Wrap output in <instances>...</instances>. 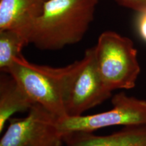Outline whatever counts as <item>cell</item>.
Here are the masks:
<instances>
[{"label":"cell","instance_id":"obj_1","mask_svg":"<svg viewBox=\"0 0 146 146\" xmlns=\"http://www.w3.org/2000/svg\"><path fill=\"white\" fill-rule=\"evenodd\" d=\"M99 0H48L29 35L41 50H60L83 39L94 21Z\"/></svg>","mask_w":146,"mask_h":146},{"label":"cell","instance_id":"obj_7","mask_svg":"<svg viewBox=\"0 0 146 146\" xmlns=\"http://www.w3.org/2000/svg\"><path fill=\"white\" fill-rule=\"evenodd\" d=\"M48 0H1L0 31L13 30L26 38Z\"/></svg>","mask_w":146,"mask_h":146},{"label":"cell","instance_id":"obj_5","mask_svg":"<svg viewBox=\"0 0 146 146\" xmlns=\"http://www.w3.org/2000/svg\"><path fill=\"white\" fill-rule=\"evenodd\" d=\"M59 118L35 104L26 117L10 118L0 146H56L62 142Z\"/></svg>","mask_w":146,"mask_h":146},{"label":"cell","instance_id":"obj_8","mask_svg":"<svg viewBox=\"0 0 146 146\" xmlns=\"http://www.w3.org/2000/svg\"><path fill=\"white\" fill-rule=\"evenodd\" d=\"M66 146H146V125L125 127L109 135L73 132L63 136Z\"/></svg>","mask_w":146,"mask_h":146},{"label":"cell","instance_id":"obj_13","mask_svg":"<svg viewBox=\"0 0 146 146\" xmlns=\"http://www.w3.org/2000/svg\"><path fill=\"white\" fill-rule=\"evenodd\" d=\"M61 145V144H58V145H56V146H60Z\"/></svg>","mask_w":146,"mask_h":146},{"label":"cell","instance_id":"obj_12","mask_svg":"<svg viewBox=\"0 0 146 146\" xmlns=\"http://www.w3.org/2000/svg\"><path fill=\"white\" fill-rule=\"evenodd\" d=\"M139 13V14L137 21V31L141 39L146 42V10Z\"/></svg>","mask_w":146,"mask_h":146},{"label":"cell","instance_id":"obj_4","mask_svg":"<svg viewBox=\"0 0 146 146\" xmlns=\"http://www.w3.org/2000/svg\"><path fill=\"white\" fill-rule=\"evenodd\" d=\"M112 109L104 112L59 119L58 126L62 138L70 133H92L113 126L146 125L145 100L120 92L112 97Z\"/></svg>","mask_w":146,"mask_h":146},{"label":"cell","instance_id":"obj_9","mask_svg":"<svg viewBox=\"0 0 146 146\" xmlns=\"http://www.w3.org/2000/svg\"><path fill=\"white\" fill-rule=\"evenodd\" d=\"M0 77V133L16 112H28L35 102L17 81L8 73Z\"/></svg>","mask_w":146,"mask_h":146},{"label":"cell","instance_id":"obj_3","mask_svg":"<svg viewBox=\"0 0 146 146\" xmlns=\"http://www.w3.org/2000/svg\"><path fill=\"white\" fill-rule=\"evenodd\" d=\"M94 50L98 71L110 91L135 87L141 68L132 40L107 31L99 36Z\"/></svg>","mask_w":146,"mask_h":146},{"label":"cell","instance_id":"obj_6","mask_svg":"<svg viewBox=\"0 0 146 146\" xmlns=\"http://www.w3.org/2000/svg\"><path fill=\"white\" fill-rule=\"evenodd\" d=\"M112 96L98 71L94 46L87 49L76 69L67 94V116H78L89 109L102 104Z\"/></svg>","mask_w":146,"mask_h":146},{"label":"cell","instance_id":"obj_10","mask_svg":"<svg viewBox=\"0 0 146 146\" xmlns=\"http://www.w3.org/2000/svg\"><path fill=\"white\" fill-rule=\"evenodd\" d=\"M29 44L26 38L13 30L0 31V70L5 72L14 59L21 56V51Z\"/></svg>","mask_w":146,"mask_h":146},{"label":"cell","instance_id":"obj_11","mask_svg":"<svg viewBox=\"0 0 146 146\" xmlns=\"http://www.w3.org/2000/svg\"><path fill=\"white\" fill-rule=\"evenodd\" d=\"M116 2L137 12L146 10V0H115Z\"/></svg>","mask_w":146,"mask_h":146},{"label":"cell","instance_id":"obj_2","mask_svg":"<svg viewBox=\"0 0 146 146\" xmlns=\"http://www.w3.org/2000/svg\"><path fill=\"white\" fill-rule=\"evenodd\" d=\"M78 60L54 68L29 62L23 55L14 59L5 73L10 74L35 104L59 119L67 117L66 100Z\"/></svg>","mask_w":146,"mask_h":146}]
</instances>
